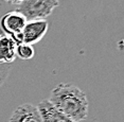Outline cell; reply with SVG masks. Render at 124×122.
Segmentation results:
<instances>
[{
    "label": "cell",
    "instance_id": "cell-1",
    "mask_svg": "<svg viewBox=\"0 0 124 122\" xmlns=\"http://www.w3.org/2000/svg\"><path fill=\"white\" fill-rule=\"evenodd\" d=\"M48 100L74 122L85 120L88 116V100L86 93L71 83L56 85Z\"/></svg>",
    "mask_w": 124,
    "mask_h": 122
},
{
    "label": "cell",
    "instance_id": "cell-2",
    "mask_svg": "<svg viewBox=\"0 0 124 122\" xmlns=\"http://www.w3.org/2000/svg\"><path fill=\"white\" fill-rule=\"evenodd\" d=\"M58 4V0H22L18 4L17 11L26 17L27 20L46 19Z\"/></svg>",
    "mask_w": 124,
    "mask_h": 122
},
{
    "label": "cell",
    "instance_id": "cell-3",
    "mask_svg": "<svg viewBox=\"0 0 124 122\" xmlns=\"http://www.w3.org/2000/svg\"><path fill=\"white\" fill-rule=\"evenodd\" d=\"M48 29H49V24L46 19L27 20L19 36V42H26L33 46L43 39L48 32Z\"/></svg>",
    "mask_w": 124,
    "mask_h": 122
},
{
    "label": "cell",
    "instance_id": "cell-4",
    "mask_svg": "<svg viewBox=\"0 0 124 122\" xmlns=\"http://www.w3.org/2000/svg\"><path fill=\"white\" fill-rule=\"evenodd\" d=\"M26 22L27 18L20 12H18L17 10L11 11L0 18V29L3 31V33L12 36L18 44L19 36Z\"/></svg>",
    "mask_w": 124,
    "mask_h": 122
},
{
    "label": "cell",
    "instance_id": "cell-5",
    "mask_svg": "<svg viewBox=\"0 0 124 122\" xmlns=\"http://www.w3.org/2000/svg\"><path fill=\"white\" fill-rule=\"evenodd\" d=\"M43 122H74L68 116L58 110L48 99H44L37 105Z\"/></svg>",
    "mask_w": 124,
    "mask_h": 122
},
{
    "label": "cell",
    "instance_id": "cell-6",
    "mask_svg": "<svg viewBox=\"0 0 124 122\" xmlns=\"http://www.w3.org/2000/svg\"><path fill=\"white\" fill-rule=\"evenodd\" d=\"M9 122H43L37 106L26 103L16 107Z\"/></svg>",
    "mask_w": 124,
    "mask_h": 122
},
{
    "label": "cell",
    "instance_id": "cell-7",
    "mask_svg": "<svg viewBox=\"0 0 124 122\" xmlns=\"http://www.w3.org/2000/svg\"><path fill=\"white\" fill-rule=\"evenodd\" d=\"M17 42L12 36L5 33L0 34V64H12L16 59Z\"/></svg>",
    "mask_w": 124,
    "mask_h": 122
},
{
    "label": "cell",
    "instance_id": "cell-8",
    "mask_svg": "<svg viewBox=\"0 0 124 122\" xmlns=\"http://www.w3.org/2000/svg\"><path fill=\"white\" fill-rule=\"evenodd\" d=\"M35 50L32 45L26 42H19L16 47V57H19L22 61H29L34 57Z\"/></svg>",
    "mask_w": 124,
    "mask_h": 122
},
{
    "label": "cell",
    "instance_id": "cell-9",
    "mask_svg": "<svg viewBox=\"0 0 124 122\" xmlns=\"http://www.w3.org/2000/svg\"><path fill=\"white\" fill-rule=\"evenodd\" d=\"M11 65L10 64H0V87L3 85L5 80L10 74Z\"/></svg>",
    "mask_w": 124,
    "mask_h": 122
},
{
    "label": "cell",
    "instance_id": "cell-10",
    "mask_svg": "<svg viewBox=\"0 0 124 122\" xmlns=\"http://www.w3.org/2000/svg\"><path fill=\"white\" fill-rule=\"evenodd\" d=\"M4 1L9 2V3H11V4H19L22 0H4Z\"/></svg>",
    "mask_w": 124,
    "mask_h": 122
}]
</instances>
